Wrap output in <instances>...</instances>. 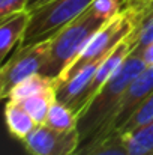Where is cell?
<instances>
[{"mask_svg": "<svg viewBox=\"0 0 153 155\" xmlns=\"http://www.w3.org/2000/svg\"><path fill=\"white\" fill-rule=\"evenodd\" d=\"M131 48H132V44H131V35L128 38H125L113 51L110 53L101 63L98 65L89 86L86 87L83 97L80 98V101L77 104V108H75V113L78 114L87 104L92 101V98L99 92L102 86L113 77V74L119 69V66L123 63V60L126 59V56L131 53Z\"/></svg>", "mask_w": 153, "mask_h": 155, "instance_id": "8", "label": "cell"}, {"mask_svg": "<svg viewBox=\"0 0 153 155\" xmlns=\"http://www.w3.org/2000/svg\"><path fill=\"white\" fill-rule=\"evenodd\" d=\"M54 101H56V86L23 100L21 104L29 111V114L35 119V122L38 125H41V124H45L48 111L51 108V104Z\"/></svg>", "mask_w": 153, "mask_h": 155, "instance_id": "13", "label": "cell"}, {"mask_svg": "<svg viewBox=\"0 0 153 155\" xmlns=\"http://www.w3.org/2000/svg\"><path fill=\"white\" fill-rule=\"evenodd\" d=\"M141 57L144 59V62H146L147 65H153V42L152 44H149V45L143 50Z\"/></svg>", "mask_w": 153, "mask_h": 155, "instance_id": "20", "label": "cell"}, {"mask_svg": "<svg viewBox=\"0 0 153 155\" xmlns=\"http://www.w3.org/2000/svg\"><path fill=\"white\" fill-rule=\"evenodd\" d=\"M153 122V92L140 104V107L132 113V116L123 124V127L119 130L117 134H125V133H129L138 127H143V125H147Z\"/></svg>", "mask_w": 153, "mask_h": 155, "instance_id": "16", "label": "cell"}, {"mask_svg": "<svg viewBox=\"0 0 153 155\" xmlns=\"http://www.w3.org/2000/svg\"><path fill=\"white\" fill-rule=\"evenodd\" d=\"M29 0H0V20L27 9Z\"/></svg>", "mask_w": 153, "mask_h": 155, "instance_id": "19", "label": "cell"}, {"mask_svg": "<svg viewBox=\"0 0 153 155\" xmlns=\"http://www.w3.org/2000/svg\"><path fill=\"white\" fill-rule=\"evenodd\" d=\"M147 2H150V0H141V3H143V5H146Z\"/></svg>", "mask_w": 153, "mask_h": 155, "instance_id": "24", "label": "cell"}, {"mask_svg": "<svg viewBox=\"0 0 153 155\" xmlns=\"http://www.w3.org/2000/svg\"><path fill=\"white\" fill-rule=\"evenodd\" d=\"M153 42V9L141 6L140 20L134 32L131 33V53L141 56L143 50Z\"/></svg>", "mask_w": 153, "mask_h": 155, "instance_id": "12", "label": "cell"}, {"mask_svg": "<svg viewBox=\"0 0 153 155\" xmlns=\"http://www.w3.org/2000/svg\"><path fill=\"white\" fill-rule=\"evenodd\" d=\"M128 6L129 3L126 0H93L90 9L101 18L110 21L111 18L117 17L122 11H125Z\"/></svg>", "mask_w": 153, "mask_h": 155, "instance_id": "18", "label": "cell"}, {"mask_svg": "<svg viewBox=\"0 0 153 155\" xmlns=\"http://www.w3.org/2000/svg\"><path fill=\"white\" fill-rule=\"evenodd\" d=\"M107 23V20L96 15L89 6L86 12L50 38V53L41 69V74L56 80L81 54L89 41Z\"/></svg>", "mask_w": 153, "mask_h": 155, "instance_id": "2", "label": "cell"}, {"mask_svg": "<svg viewBox=\"0 0 153 155\" xmlns=\"http://www.w3.org/2000/svg\"><path fill=\"white\" fill-rule=\"evenodd\" d=\"M30 23V11H21L0 20V60L5 63L21 42Z\"/></svg>", "mask_w": 153, "mask_h": 155, "instance_id": "9", "label": "cell"}, {"mask_svg": "<svg viewBox=\"0 0 153 155\" xmlns=\"http://www.w3.org/2000/svg\"><path fill=\"white\" fill-rule=\"evenodd\" d=\"M153 92V65H147L126 87V91L123 92L122 98L119 100V103L116 104V107L113 108V111L108 114L107 120L104 122L101 130L96 133V136L83 148L77 149L74 154L78 152H84L90 148H93L95 145L101 143L102 140L116 136L119 133V130L123 127V124L132 116V113L140 107V104L143 103L150 94Z\"/></svg>", "mask_w": 153, "mask_h": 155, "instance_id": "5", "label": "cell"}, {"mask_svg": "<svg viewBox=\"0 0 153 155\" xmlns=\"http://www.w3.org/2000/svg\"><path fill=\"white\" fill-rule=\"evenodd\" d=\"M23 143L32 155H74L80 146V134L77 130L63 133L41 124Z\"/></svg>", "mask_w": 153, "mask_h": 155, "instance_id": "7", "label": "cell"}, {"mask_svg": "<svg viewBox=\"0 0 153 155\" xmlns=\"http://www.w3.org/2000/svg\"><path fill=\"white\" fill-rule=\"evenodd\" d=\"M120 136L129 155H153V122Z\"/></svg>", "mask_w": 153, "mask_h": 155, "instance_id": "11", "label": "cell"}, {"mask_svg": "<svg viewBox=\"0 0 153 155\" xmlns=\"http://www.w3.org/2000/svg\"><path fill=\"white\" fill-rule=\"evenodd\" d=\"M126 2H128L129 5H134V3H140V5H143V3H141V0H126Z\"/></svg>", "mask_w": 153, "mask_h": 155, "instance_id": "22", "label": "cell"}, {"mask_svg": "<svg viewBox=\"0 0 153 155\" xmlns=\"http://www.w3.org/2000/svg\"><path fill=\"white\" fill-rule=\"evenodd\" d=\"M45 125H48L53 130L63 131V133L77 130V114L68 105L56 100L51 104Z\"/></svg>", "mask_w": 153, "mask_h": 155, "instance_id": "15", "label": "cell"}, {"mask_svg": "<svg viewBox=\"0 0 153 155\" xmlns=\"http://www.w3.org/2000/svg\"><path fill=\"white\" fill-rule=\"evenodd\" d=\"M51 87H54V78H50L44 74H35V75L29 77L27 80L21 81L20 84H17L11 91L9 100L21 103L23 100H26L32 95H36L42 91L51 89Z\"/></svg>", "mask_w": 153, "mask_h": 155, "instance_id": "14", "label": "cell"}, {"mask_svg": "<svg viewBox=\"0 0 153 155\" xmlns=\"http://www.w3.org/2000/svg\"><path fill=\"white\" fill-rule=\"evenodd\" d=\"M5 117L8 130L12 136L20 139L21 142L36 128L35 119L29 114V111L24 108V105L18 101L9 100L5 108Z\"/></svg>", "mask_w": 153, "mask_h": 155, "instance_id": "10", "label": "cell"}, {"mask_svg": "<svg viewBox=\"0 0 153 155\" xmlns=\"http://www.w3.org/2000/svg\"><path fill=\"white\" fill-rule=\"evenodd\" d=\"M147 66L144 59L138 54L129 53L113 77L99 89L78 114H77V131L80 134V148L87 145L96 133L101 130L108 114L113 111L116 104L122 98L129 83Z\"/></svg>", "mask_w": 153, "mask_h": 155, "instance_id": "1", "label": "cell"}, {"mask_svg": "<svg viewBox=\"0 0 153 155\" xmlns=\"http://www.w3.org/2000/svg\"><path fill=\"white\" fill-rule=\"evenodd\" d=\"M93 0H51L30 12V23L20 47L32 45L53 38L60 29L89 9Z\"/></svg>", "mask_w": 153, "mask_h": 155, "instance_id": "4", "label": "cell"}, {"mask_svg": "<svg viewBox=\"0 0 153 155\" xmlns=\"http://www.w3.org/2000/svg\"><path fill=\"white\" fill-rule=\"evenodd\" d=\"M141 6L143 5H140V3L129 5L117 17L111 18L107 24H104L101 30L84 47L81 54L54 80V83L68 81L75 74L83 71L86 66L96 63V62H102L125 38H128L134 32V29L137 27L138 20H140Z\"/></svg>", "mask_w": 153, "mask_h": 155, "instance_id": "3", "label": "cell"}, {"mask_svg": "<svg viewBox=\"0 0 153 155\" xmlns=\"http://www.w3.org/2000/svg\"><path fill=\"white\" fill-rule=\"evenodd\" d=\"M51 41H41L26 47H17L0 68V95L9 98L11 91L35 74H41L50 53Z\"/></svg>", "mask_w": 153, "mask_h": 155, "instance_id": "6", "label": "cell"}, {"mask_svg": "<svg viewBox=\"0 0 153 155\" xmlns=\"http://www.w3.org/2000/svg\"><path fill=\"white\" fill-rule=\"evenodd\" d=\"M146 8H150V9H153V0H150V2H147L146 5H144Z\"/></svg>", "mask_w": 153, "mask_h": 155, "instance_id": "23", "label": "cell"}, {"mask_svg": "<svg viewBox=\"0 0 153 155\" xmlns=\"http://www.w3.org/2000/svg\"><path fill=\"white\" fill-rule=\"evenodd\" d=\"M51 0H29V3H27V11H35L36 8H39V6H42V5H45V3H48Z\"/></svg>", "mask_w": 153, "mask_h": 155, "instance_id": "21", "label": "cell"}, {"mask_svg": "<svg viewBox=\"0 0 153 155\" xmlns=\"http://www.w3.org/2000/svg\"><path fill=\"white\" fill-rule=\"evenodd\" d=\"M74 155H129V152H128L123 137L120 134H116L102 140L101 143L95 145L93 148L84 152H78Z\"/></svg>", "mask_w": 153, "mask_h": 155, "instance_id": "17", "label": "cell"}]
</instances>
